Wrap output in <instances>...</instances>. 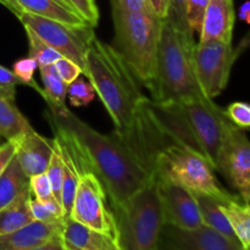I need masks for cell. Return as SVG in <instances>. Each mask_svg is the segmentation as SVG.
<instances>
[{
  "mask_svg": "<svg viewBox=\"0 0 250 250\" xmlns=\"http://www.w3.org/2000/svg\"><path fill=\"white\" fill-rule=\"evenodd\" d=\"M45 119L51 128L71 137L89 170L104 186L110 205L116 207L154 180L150 171L119 133L103 134L76 116L67 106L49 109Z\"/></svg>",
  "mask_w": 250,
  "mask_h": 250,
  "instance_id": "1",
  "label": "cell"
},
{
  "mask_svg": "<svg viewBox=\"0 0 250 250\" xmlns=\"http://www.w3.org/2000/svg\"><path fill=\"white\" fill-rule=\"evenodd\" d=\"M148 107L158 124L176 143L203 155L216 170L220 149L233 124L224 109L205 95L170 104H160L149 99Z\"/></svg>",
  "mask_w": 250,
  "mask_h": 250,
  "instance_id": "2",
  "label": "cell"
},
{
  "mask_svg": "<svg viewBox=\"0 0 250 250\" xmlns=\"http://www.w3.org/2000/svg\"><path fill=\"white\" fill-rule=\"evenodd\" d=\"M82 73L102 100L116 131H127L148 98L119 51L95 36L85 54Z\"/></svg>",
  "mask_w": 250,
  "mask_h": 250,
  "instance_id": "3",
  "label": "cell"
},
{
  "mask_svg": "<svg viewBox=\"0 0 250 250\" xmlns=\"http://www.w3.org/2000/svg\"><path fill=\"white\" fill-rule=\"evenodd\" d=\"M194 34L163 20L156 75L150 94L160 104L187 102L203 97L193 62Z\"/></svg>",
  "mask_w": 250,
  "mask_h": 250,
  "instance_id": "4",
  "label": "cell"
},
{
  "mask_svg": "<svg viewBox=\"0 0 250 250\" xmlns=\"http://www.w3.org/2000/svg\"><path fill=\"white\" fill-rule=\"evenodd\" d=\"M112 10L114 46L141 84L151 92L155 82L156 58L163 20L151 10Z\"/></svg>",
  "mask_w": 250,
  "mask_h": 250,
  "instance_id": "5",
  "label": "cell"
},
{
  "mask_svg": "<svg viewBox=\"0 0 250 250\" xmlns=\"http://www.w3.org/2000/svg\"><path fill=\"white\" fill-rule=\"evenodd\" d=\"M111 209L120 248L158 250L164 220L155 180Z\"/></svg>",
  "mask_w": 250,
  "mask_h": 250,
  "instance_id": "6",
  "label": "cell"
},
{
  "mask_svg": "<svg viewBox=\"0 0 250 250\" xmlns=\"http://www.w3.org/2000/svg\"><path fill=\"white\" fill-rule=\"evenodd\" d=\"M214 170L203 155L181 144H172L156 156L153 177L156 181L175 183L192 193L211 195L222 203L233 194L219 185Z\"/></svg>",
  "mask_w": 250,
  "mask_h": 250,
  "instance_id": "7",
  "label": "cell"
},
{
  "mask_svg": "<svg viewBox=\"0 0 250 250\" xmlns=\"http://www.w3.org/2000/svg\"><path fill=\"white\" fill-rule=\"evenodd\" d=\"M17 19L48 45L77 63L83 70L85 54L95 37L94 27L88 23L67 24L23 11Z\"/></svg>",
  "mask_w": 250,
  "mask_h": 250,
  "instance_id": "8",
  "label": "cell"
},
{
  "mask_svg": "<svg viewBox=\"0 0 250 250\" xmlns=\"http://www.w3.org/2000/svg\"><path fill=\"white\" fill-rule=\"evenodd\" d=\"M70 217L78 224L117 241L116 225L104 186L93 172L80 176Z\"/></svg>",
  "mask_w": 250,
  "mask_h": 250,
  "instance_id": "9",
  "label": "cell"
},
{
  "mask_svg": "<svg viewBox=\"0 0 250 250\" xmlns=\"http://www.w3.org/2000/svg\"><path fill=\"white\" fill-rule=\"evenodd\" d=\"M236 61L232 43L209 41L198 43L193 51V62L198 84L203 94L214 99L229 84L232 66Z\"/></svg>",
  "mask_w": 250,
  "mask_h": 250,
  "instance_id": "10",
  "label": "cell"
},
{
  "mask_svg": "<svg viewBox=\"0 0 250 250\" xmlns=\"http://www.w3.org/2000/svg\"><path fill=\"white\" fill-rule=\"evenodd\" d=\"M216 170L225 176L244 202H250V141L232 124L220 149Z\"/></svg>",
  "mask_w": 250,
  "mask_h": 250,
  "instance_id": "11",
  "label": "cell"
},
{
  "mask_svg": "<svg viewBox=\"0 0 250 250\" xmlns=\"http://www.w3.org/2000/svg\"><path fill=\"white\" fill-rule=\"evenodd\" d=\"M158 250H246L215 229L202 225L195 229H177L164 225Z\"/></svg>",
  "mask_w": 250,
  "mask_h": 250,
  "instance_id": "12",
  "label": "cell"
},
{
  "mask_svg": "<svg viewBox=\"0 0 250 250\" xmlns=\"http://www.w3.org/2000/svg\"><path fill=\"white\" fill-rule=\"evenodd\" d=\"M156 183L164 225L182 229H195L202 226L199 208L190 190L164 181H156Z\"/></svg>",
  "mask_w": 250,
  "mask_h": 250,
  "instance_id": "13",
  "label": "cell"
},
{
  "mask_svg": "<svg viewBox=\"0 0 250 250\" xmlns=\"http://www.w3.org/2000/svg\"><path fill=\"white\" fill-rule=\"evenodd\" d=\"M11 142L16 146L17 160L28 177L45 172L53 155L54 139L45 138L32 127Z\"/></svg>",
  "mask_w": 250,
  "mask_h": 250,
  "instance_id": "14",
  "label": "cell"
},
{
  "mask_svg": "<svg viewBox=\"0 0 250 250\" xmlns=\"http://www.w3.org/2000/svg\"><path fill=\"white\" fill-rule=\"evenodd\" d=\"M234 20L233 0H210L203 19L199 43L209 41L232 43Z\"/></svg>",
  "mask_w": 250,
  "mask_h": 250,
  "instance_id": "15",
  "label": "cell"
},
{
  "mask_svg": "<svg viewBox=\"0 0 250 250\" xmlns=\"http://www.w3.org/2000/svg\"><path fill=\"white\" fill-rule=\"evenodd\" d=\"M63 221L41 222L32 221L22 229L0 237V250H32L50 241L56 236H61Z\"/></svg>",
  "mask_w": 250,
  "mask_h": 250,
  "instance_id": "16",
  "label": "cell"
},
{
  "mask_svg": "<svg viewBox=\"0 0 250 250\" xmlns=\"http://www.w3.org/2000/svg\"><path fill=\"white\" fill-rule=\"evenodd\" d=\"M61 238L67 250H122L115 238L93 231L71 217L63 220Z\"/></svg>",
  "mask_w": 250,
  "mask_h": 250,
  "instance_id": "17",
  "label": "cell"
},
{
  "mask_svg": "<svg viewBox=\"0 0 250 250\" xmlns=\"http://www.w3.org/2000/svg\"><path fill=\"white\" fill-rule=\"evenodd\" d=\"M193 195H194L195 200H197L203 225L215 229L219 233L224 234L225 237H227L231 241L239 243L229 219L225 215V212L222 211L220 200L211 197V195L204 194V193H193Z\"/></svg>",
  "mask_w": 250,
  "mask_h": 250,
  "instance_id": "18",
  "label": "cell"
},
{
  "mask_svg": "<svg viewBox=\"0 0 250 250\" xmlns=\"http://www.w3.org/2000/svg\"><path fill=\"white\" fill-rule=\"evenodd\" d=\"M31 189H27L15 202L0 210V237L12 233L34 221L31 211Z\"/></svg>",
  "mask_w": 250,
  "mask_h": 250,
  "instance_id": "19",
  "label": "cell"
},
{
  "mask_svg": "<svg viewBox=\"0 0 250 250\" xmlns=\"http://www.w3.org/2000/svg\"><path fill=\"white\" fill-rule=\"evenodd\" d=\"M222 211L229 219L234 234L246 250L250 249V202H244L239 195L220 202Z\"/></svg>",
  "mask_w": 250,
  "mask_h": 250,
  "instance_id": "20",
  "label": "cell"
},
{
  "mask_svg": "<svg viewBox=\"0 0 250 250\" xmlns=\"http://www.w3.org/2000/svg\"><path fill=\"white\" fill-rule=\"evenodd\" d=\"M29 189V177L23 172L16 155L0 175V210Z\"/></svg>",
  "mask_w": 250,
  "mask_h": 250,
  "instance_id": "21",
  "label": "cell"
},
{
  "mask_svg": "<svg viewBox=\"0 0 250 250\" xmlns=\"http://www.w3.org/2000/svg\"><path fill=\"white\" fill-rule=\"evenodd\" d=\"M31 128L28 120L20 111L16 102L0 92V137L6 141H15Z\"/></svg>",
  "mask_w": 250,
  "mask_h": 250,
  "instance_id": "22",
  "label": "cell"
},
{
  "mask_svg": "<svg viewBox=\"0 0 250 250\" xmlns=\"http://www.w3.org/2000/svg\"><path fill=\"white\" fill-rule=\"evenodd\" d=\"M23 11L67 24L87 23L77 12L68 10L55 0H17Z\"/></svg>",
  "mask_w": 250,
  "mask_h": 250,
  "instance_id": "23",
  "label": "cell"
},
{
  "mask_svg": "<svg viewBox=\"0 0 250 250\" xmlns=\"http://www.w3.org/2000/svg\"><path fill=\"white\" fill-rule=\"evenodd\" d=\"M43 88H39L37 92L45 100L49 109H59L66 106L67 97V84L60 78L54 65L39 67Z\"/></svg>",
  "mask_w": 250,
  "mask_h": 250,
  "instance_id": "24",
  "label": "cell"
},
{
  "mask_svg": "<svg viewBox=\"0 0 250 250\" xmlns=\"http://www.w3.org/2000/svg\"><path fill=\"white\" fill-rule=\"evenodd\" d=\"M24 31H26L27 39H28V56L37 61L38 68L43 67V66L54 65L56 61L62 58V55L56 49L48 45L31 29L24 28Z\"/></svg>",
  "mask_w": 250,
  "mask_h": 250,
  "instance_id": "25",
  "label": "cell"
},
{
  "mask_svg": "<svg viewBox=\"0 0 250 250\" xmlns=\"http://www.w3.org/2000/svg\"><path fill=\"white\" fill-rule=\"evenodd\" d=\"M31 211L34 220L41 222H59L66 219L62 205L56 198L39 200L32 197Z\"/></svg>",
  "mask_w": 250,
  "mask_h": 250,
  "instance_id": "26",
  "label": "cell"
},
{
  "mask_svg": "<svg viewBox=\"0 0 250 250\" xmlns=\"http://www.w3.org/2000/svg\"><path fill=\"white\" fill-rule=\"evenodd\" d=\"M45 173L48 176L49 181H50L54 198H56L61 203V189H62L63 182V164L62 159H61L60 149H59L55 139H54L53 155H51L50 163H49Z\"/></svg>",
  "mask_w": 250,
  "mask_h": 250,
  "instance_id": "27",
  "label": "cell"
},
{
  "mask_svg": "<svg viewBox=\"0 0 250 250\" xmlns=\"http://www.w3.org/2000/svg\"><path fill=\"white\" fill-rule=\"evenodd\" d=\"M95 90L88 80L78 77L67 85V97L73 106H84L94 99Z\"/></svg>",
  "mask_w": 250,
  "mask_h": 250,
  "instance_id": "28",
  "label": "cell"
},
{
  "mask_svg": "<svg viewBox=\"0 0 250 250\" xmlns=\"http://www.w3.org/2000/svg\"><path fill=\"white\" fill-rule=\"evenodd\" d=\"M37 68H38L37 61L28 56V58L17 60L12 65V72L21 81L22 85H28V87H32L36 90H38L41 87L34 81V72L37 71Z\"/></svg>",
  "mask_w": 250,
  "mask_h": 250,
  "instance_id": "29",
  "label": "cell"
},
{
  "mask_svg": "<svg viewBox=\"0 0 250 250\" xmlns=\"http://www.w3.org/2000/svg\"><path fill=\"white\" fill-rule=\"evenodd\" d=\"M210 0H187V19L193 34H199L202 29L205 10Z\"/></svg>",
  "mask_w": 250,
  "mask_h": 250,
  "instance_id": "30",
  "label": "cell"
},
{
  "mask_svg": "<svg viewBox=\"0 0 250 250\" xmlns=\"http://www.w3.org/2000/svg\"><path fill=\"white\" fill-rule=\"evenodd\" d=\"M165 20L183 31L192 32L187 19V0H170V9Z\"/></svg>",
  "mask_w": 250,
  "mask_h": 250,
  "instance_id": "31",
  "label": "cell"
},
{
  "mask_svg": "<svg viewBox=\"0 0 250 250\" xmlns=\"http://www.w3.org/2000/svg\"><path fill=\"white\" fill-rule=\"evenodd\" d=\"M75 11L92 27H97L99 21V9L95 0H68Z\"/></svg>",
  "mask_w": 250,
  "mask_h": 250,
  "instance_id": "32",
  "label": "cell"
},
{
  "mask_svg": "<svg viewBox=\"0 0 250 250\" xmlns=\"http://www.w3.org/2000/svg\"><path fill=\"white\" fill-rule=\"evenodd\" d=\"M226 111L227 117L239 128L250 127V104L244 102H234L229 104Z\"/></svg>",
  "mask_w": 250,
  "mask_h": 250,
  "instance_id": "33",
  "label": "cell"
},
{
  "mask_svg": "<svg viewBox=\"0 0 250 250\" xmlns=\"http://www.w3.org/2000/svg\"><path fill=\"white\" fill-rule=\"evenodd\" d=\"M29 189H31L32 195L36 199L45 200L54 197L50 181H49L45 172L29 177Z\"/></svg>",
  "mask_w": 250,
  "mask_h": 250,
  "instance_id": "34",
  "label": "cell"
},
{
  "mask_svg": "<svg viewBox=\"0 0 250 250\" xmlns=\"http://www.w3.org/2000/svg\"><path fill=\"white\" fill-rule=\"evenodd\" d=\"M54 67H55L56 72L60 76L61 80L67 85L71 84L73 81H76L82 75V68L67 58H61L60 60L56 61L54 63Z\"/></svg>",
  "mask_w": 250,
  "mask_h": 250,
  "instance_id": "35",
  "label": "cell"
},
{
  "mask_svg": "<svg viewBox=\"0 0 250 250\" xmlns=\"http://www.w3.org/2000/svg\"><path fill=\"white\" fill-rule=\"evenodd\" d=\"M21 84V81L11 70L0 65V92L2 94L16 102V87Z\"/></svg>",
  "mask_w": 250,
  "mask_h": 250,
  "instance_id": "36",
  "label": "cell"
},
{
  "mask_svg": "<svg viewBox=\"0 0 250 250\" xmlns=\"http://www.w3.org/2000/svg\"><path fill=\"white\" fill-rule=\"evenodd\" d=\"M111 9H121L127 11H144L151 10L148 0H110Z\"/></svg>",
  "mask_w": 250,
  "mask_h": 250,
  "instance_id": "37",
  "label": "cell"
},
{
  "mask_svg": "<svg viewBox=\"0 0 250 250\" xmlns=\"http://www.w3.org/2000/svg\"><path fill=\"white\" fill-rule=\"evenodd\" d=\"M15 155H16V146L14 142L6 141L0 146V175L4 172Z\"/></svg>",
  "mask_w": 250,
  "mask_h": 250,
  "instance_id": "38",
  "label": "cell"
},
{
  "mask_svg": "<svg viewBox=\"0 0 250 250\" xmlns=\"http://www.w3.org/2000/svg\"><path fill=\"white\" fill-rule=\"evenodd\" d=\"M149 6L151 11L160 17L161 20H165L167 17L168 9H170V0H148Z\"/></svg>",
  "mask_w": 250,
  "mask_h": 250,
  "instance_id": "39",
  "label": "cell"
},
{
  "mask_svg": "<svg viewBox=\"0 0 250 250\" xmlns=\"http://www.w3.org/2000/svg\"><path fill=\"white\" fill-rule=\"evenodd\" d=\"M32 250H67V249H66L65 244H63L61 236H56L54 237V238H51L50 241L45 242V243H43L42 246L37 247V248Z\"/></svg>",
  "mask_w": 250,
  "mask_h": 250,
  "instance_id": "40",
  "label": "cell"
},
{
  "mask_svg": "<svg viewBox=\"0 0 250 250\" xmlns=\"http://www.w3.org/2000/svg\"><path fill=\"white\" fill-rule=\"evenodd\" d=\"M0 4L4 5L7 10H10V11L17 17L23 12V9H22L21 5L17 2V0H0Z\"/></svg>",
  "mask_w": 250,
  "mask_h": 250,
  "instance_id": "41",
  "label": "cell"
},
{
  "mask_svg": "<svg viewBox=\"0 0 250 250\" xmlns=\"http://www.w3.org/2000/svg\"><path fill=\"white\" fill-rule=\"evenodd\" d=\"M249 48H250V29L247 32L246 36L243 37V39L239 42L238 46H237V49L234 50V56H236V60L242 55V54L244 53V51L248 50Z\"/></svg>",
  "mask_w": 250,
  "mask_h": 250,
  "instance_id": "42",
  "label": "cell"
},
{
  "mask_svg": "<svg viewBox=\"0 0 250 250\" xmlns=\"http://www.w3.org/2000/svg\"><path fill=\"white\" fill-rule=\"evenodd\" d=\"M239 17L250 24V1H246L239 9Z\"/></svg>",
  "mask_w": 250,
  "mask_h": 250,
  "instance_id": "43",
  "label": "cell"
},
{
  "mask_svg": "<svg viewBox=\"0 0 250 250\" xmlns=\"http://www.w3.org/2000/svg\"><path fill=\"white\" fill-rule=\"evenodd\" d=\"M61 1H62L63 4H65L66 6L68 7V9H71V10H73V11H75V9H73V7H72V5L70 4V1H68V0H61ZM75 12H76V11H75Z\"/></svg>",
  "mask_w": 250,
  "mask_h": 250,
  "instance_id": "44",
  "label": "cell"
},
{
  "mask_svg": "<svg viewBox=\"0 0 250 250\" xmlns=\"http://www.w3.org/2000/svg\"><path fill=\"white\" fill-rule=\"evenodd\" d=\"M55 1H58V2H59V4H61V5H62V6L67 7V6H66V5H65V4H63V2H62V1H61V0H55ZM67 9H68V7H67ZM68 10H71V9H68ZM72 11H73V10H72Z\"/></svg>",
  "mask_w": 250,
  "mask_h": 250,
  "instance_id": "45",
  "label": "cell"
},
{
  "mask_svg": "<svg viewBox=\"0 0 250 250\" xmlns=\"http://www.w3.org/2000/svg\"><path fill=\"white\" fill-rule=\"evenodd\" d=\"M249 250H250V249H249Z\"/></svg>",
  "mask_w": 250,
  "mask_h": 250,
  "instance_id": "46",
  "label": "cell"
}]
</instances>
